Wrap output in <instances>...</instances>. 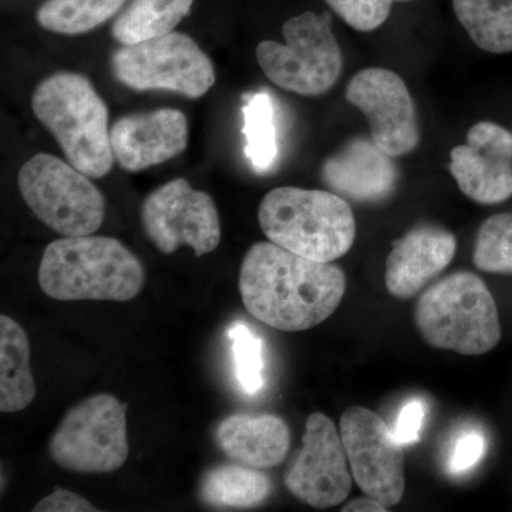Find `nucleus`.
Segmentation results:
<instances>
[{"label":"nucleus","instance_id":"f3484780","mask_svg":"<svg viewBox=\"0 0 512 512\" xmlns=\"http://www.w3.org/2000/svg\"><path fill=\"white\" fill-rule=\"evenodd\" d=\"M393 157L370 138H353L322 165V180L340 197L356 202L386 200L396 188Z\"/></svg>","mask_w":512,"mask_h":512},{"label":"nucleus","instance_id":"f03ea898","mask_svg":"<svg viewBox=\"0 0 512 512\" xmlns=\"http://www.w3.org/2000/svg\"><path fill=\"white\" fill-rule=\"evenodd\" d=\"M140 259L109 237H63L47 245L39 265V286L56 301L127 302L143 291Z\"/></svg>","mask_w":512,"mask_h":512},{"label":"nucleus","instance_id":"393cba45","mask_svg":"<svg viewBox=\"0 0 512 512\" xmlns=\"http://www.w3.org/2000/svg\"><path fill=\"white\" fill-rule=\"evenodd\" d=\"M474 265L488 274L512 275V214H497L478 229Z\"/></svg>","mask_w":512,"mask_h":512},{"label":"nucleus","instance_id":"7ed1b4c3","mask_svg":"<svg viewBox=\"0 0 512 512\" xmlns=\"http://www.w3.org/2000/svg\"><path fill=\"white\" fill-rule=\"evenodd\" d=\"M32 109L73 167L90 178L110 173L116 160L109 110L89 79L64 72L47 77L33 93Z\"/></svg>","mask_w":512,"mask_h":512},{"label":"nucleus","instance_id":"aec40b11","mask_svg":"<svg viewBox=\"0 0 512 512\" xmlns=\"http://www.w3.org/2000/svg\"><path fill=\"white\" fill-rule=\"evenodd\" d=\"M271 490V478L258 468L222 464L202 476L200 498L215 508H252L264 503Z\"/></svg>","mask_w":512,"mask_h":512},{"label":"nucleus","instance_id":"dca6fc26","mask_svg":"<svg viewBox=\"0 0 512 512\" xmlns=\"http://www.w3.org/2000/svg\"><path fill=\"white\" fill-rule=\"evenodd\" d=\"M457 242L443 227H414L394 244L387 256L384 282L397 299H410L453 261Z\"/></svg>","mask_w":512,"mask_h":512},{"label":"nucleus","instance_id":"f257e3e1","mask_svg":"<svg viewBox=\"0 0 512 512\" xmlns=\"http://www.w3.org/2000/svg\"><path fill=\"white\" fill-rule=\"evenodd\" d=\"M239 291L254 318L282 332L315 328L339 308L346 276L332 262H318L258 242L244 256Z\"/></svg>","mask_w":512,"mask_h":512},{"label":"nucleus","instance_id":"c85d7f7f","mask_svg":"<svg viewBox=\"0 0 512 512\" xmlns=\"http://www.w3.org/2000/svg\"><path fill=\"white\" fill-rule=\"evenodd\" d=\"M424 413L426 412H424L423 403L419 400L404 404L393 429L394 437L403 446L413 444L414 441L419 440L420 431L423 429Z\"/></svg>","mask_w":512,"mask_h":512},{"label":"nucleus","instance_id":"412c9836","mask_svg":"<svg viewBox=\"0 0 512 512\" xmlns=\"http://www.w3.org/2000/svg\"><path fill=\"white\" fill-rule=\"evenodd\" d=\"M458 22L485 52H512V0H453Z\"/></svg>","mask_w":512,"mask_h":512},{"label":"nucleus","instance_id":"a211bd4d","mask_svg":"<svg viewBox=\"0 0 512 512\" xmlns=\"http://www.w3.org/2000/svg\"><path fill=\"white\" fill-rule=\"evenodd\" d=\"M215 440L222 453L235 463L266 470L288 456L291 431L274 414H232L221 421Z\"/></svg>","mask_w":512,"mask_h":512},{"label":"nucleus","instance_id":"39448f33","mask_svg":"<svg viewBox=\"0 0 512 512\" xmlns=\"http://www.w3.org/2000/svg\"><path fill=\"white\" fill-rule=\"evenodd\" d=\"M420 335L433 348L480 356L500 343L493 293L471 272H456L430 286L414 312Z\"/></svg>","mask_w":512,"mask_h":512},{"label":"nucleus","instance_id":"cd10ccee","mask_svg":"<svg viewBox=\"0 0 512 512\" xmlns=\"http://www.w3.org/2000/svg\"><path fill=\"white\" fill-rule=\"evenodd\" d=\"M485 439L478 431H468L454 444L453 454L450 457V468L453 473H464L480 463L484 457Z\"/></svg>","mask_w":512,"mask_h":512},{"label":"nucleus","instance_id":"1a4fd4ad","mask_svg":"<svg viewBox=\"0 0 512 512\" xmlns=\"http://www.w3.org/2000/svg\"><path fill=\"white\" fill-rule=\"evenodd\" d=\"M117 82L137 90H170L188 99H200L214 86L210 57L190 36L180 32L123 45L111 56Z\"/></svg>","mask_w":512,"mask_h":512},{"label":"nucleus","instance_id":"2eb2a0df","mask_svg":"<svg viewBox=\"0 0 512 512\" xmlns=\"http://www.w3.org/2000/svg\"><path fill=\"white\" fill-rule=\"evenodd\" d=\"M114 160L131 173L180 156L188 144L183 111L158 109L121 117L110 128Z\"/></svg>","mask_w":512,"mask_h":512},{"label":"nucleus","instance_id":"20e7f679","mask_svg":"<svg viewBox=\"0 0 512 512\" xmlns=\"http://www.w3.org/2000/svg\"><path fill=\"white\" fill-rule=\"evenodd\" d=\"M258 220L269 241L318 262L342 258L356 238L355 215L335 192L275 188L261 201Z\"/></svg>","mask_w":512,"mask_h":512},{"label":"nucleus","instance_id":"f8f14e48","mask_svg":"<svg viewBox=\"0 0 512 512\" xmlns=\"http://www.w3.org/2000/svg\"><path fill=\"white\" fill-rule=\"evenodd\" d=\"M342 437L335 423L322 413L306 420L303 447L285 474V485L293 497L313 508L336 507L352 490Z\"/></svg>","mask_w":512,"mask_h":512},{"label":"nucleus","instance_id":"6e6552de","mask_svg":"<svg viewBox=\"0 0 512 512\" xmlns=\"http://www.w3.org/2000/svg\"><path fill=\"white\" fill-rule=\"evenodd\" d=\"M127 410L113 394H94L72 407L49 443L57 466L74 473L106 474L127 461Z\"/></svg>","mask_w":512,"mask_h":512},{"label":"nucleus","instance_id":"b1692460","mask_svg":"<svg viewBox=\"0 0 512 512\" xmlns=\"http://www.w3.org/2000/svg\"><path fill=\"white\" fill-rule=\"evenodd\" d=\"M126 0H47L37 10V23L60 35H82L113 18Z\"/></svg>","mask_w":512,"mask_h":512},{"label":"nucleus","instance_id":"4468645a","mask_svg":"<svg viewBox=\"0 0 512 512\" xmlns=\"http://www.w3.org/2000/svg\"><path fill=\"white\" fill-rule=\"evenodd\" d=\"M450 173L463 194L494 205L512 197V134L491 121L470 128L467 143L450 153Z\"/></svg>","mask_w":512,"mask_h":512},{"label":"nucleus","instance_id":"7c9ffc66","mask_svg":"<svg viewBox=\"0 0 512 512\" xmlns=\"http://www.w3.org/2000/svg\"><path fill=\"white\" fill-rule=\"evenodd\" d=\"M343 512H386V505L380 503L372 497L356 498V500L350 501L346 504V507L342 508Z\"/></svg>","mask_w":512,"mask_h":512},{"label":"nucleus","instance_id":"6ab92c4d","mask_svg":"<svg viewBox=\"0 0 512 512\" xmlns=\"http://www.w3.org/2000/svg\"><path fill=\"white\" fill-rule=\"evenodd\" d=\"M30 370V343L25 329L9 316H0V412L18 413L35 400Z\"/></svg>","mask_w":512,"mask_h":512},{"label":"nucleus","instance_id":"5701e85b","mask_svg":"<svg viewBox=\"0 0 512 512\" xmlns=\"http://www.w3.org/2000/svg\"><path fill=\"white\" fill-rule=\"evenodd\" d=\"M245 156L258 173H266L279 157L275 103L268 92L248 94L242 107Z\"/></svg>","mask_w":512,"mask_h":512},{"label":"nucleus","instance_id":"bb28decb","mask_svg":"<svg viewBox=\"0 0 512 512\" xmlns=\"http://www.w3.org/2000/svg\"><path fill=\"white\" fill-rule=\"evenodd\" d=\"M329 8L350 28L372 32L389 19L393 3L410 0H325Z\"/></svg>","mask_w":512,"mask_h":512},{"label":"nucleus","instance_id":"4be33fe9","mask_svg":"<svg viewBox=\"0 0 512 512\" xmlns=\"http://www.w3.org/2000/svg\"><path fill=\"white\" fill-rule=\"evenodd\" d=\"M194 0H131L113 23L111 35L120 45H133L173 32L190 13Z\"/></svg>","mask_w":512,"mask_h":512},{"label":"nucleus","instance_id":"a878e982","mask_svg":"<svg viewBox=\"0 0 512 512\" xmlns=\"http://www.w3.org/2000/svg\"><path fill=\"white\" fill-rule=\"evenodd\" d=\"M229 340L239 386L254 396L264 386V343L241 322L229 329Z\"/></svg>","mask_w":512,"mask_h":512},{"label":"nucleus","instance_id":"0eeeda50","mask_svg":"<svg viewBox=\"0 0 512 512\" xmlns=\"http://www.w3.org/2000/svg\"><path fill=\"white\" fill-rule=\"evenodd\" d=\"M18 185L33 214L63 237L99 231L106 200L86 174L52 154L39 153L20 168Z\"/></svg>","mask_w":512,"mask_h":512},{"label":"nucleus","instance_id":"9d476101","mask_svg":"<svg viewBox=\"0 0 512 512\" xmlns=\"http://www.w3.org/2000/svg\"><path fill=\"white\" fill-rule=\"evenodd\" d=\"M141 222L154 247L165 255L190 247L202 256L220 245L221 221L214 200L185 178L151 192L141 207Z\"/></svg>","mask_w":512,"mask_h":512},{"label":"nucleus","instance_id":"9b49d317","mask_svg":"<svg viewBox=\"0 0 512 512\" xmlns=\"http://www.w3.org/2000/svg\"><path fill=\"white\" fill-rule=\"evenodd\" d=\"M340 437L356 484L367 497L394 507L404 494L403 444L382 417L352 406L340 419Z\"/></svg>","mask_w":512,"mask_h":512},{"label":"nucleus","instance_id":"ddd939ff","mask_svg":"<svg viewBox=\"0 0 512 512\" xmlns=\"http://www.w3.org/2000/svg\"><path fill=\"white\" fill-rule=\"evenodd\" d=\"M346 100L365 114L370 138L384 153L402 157L419 146L413 99L399 74L382 67L362 70L346 87Z\"/></svg>","mask_w":512,"mask_h":512},{"label":"nucleus","instance_id":"423d86ee","mask_svg":"<svg viewBox=\"0 0 512 512\" xmlns=\"http://www.w3.org/2000/svg\"><path fill=\"white\" fill-rule=\"evenodd\" d=\"M282 33L285 45L264 40L256 47V59L265 76L286 92L301 96L329 92L343 67L329 13H302L286 20Z\"/></svg>","mask_w":512,"mask_h":512},{"label":"nucleus","instance_id":"c756f323","mask_svg":"<svg viewBox=\"0 0 512 512\" xmlns=\"http://www.w3.org/2000/svg\"><path fill=\"white\" fill-rule=\"evenodd\" d=\"M35 512H96V507L83 498L64 488H56L33 508Z\"/></svg>","mask_w":512,"mask_h":512}]
</instances>
